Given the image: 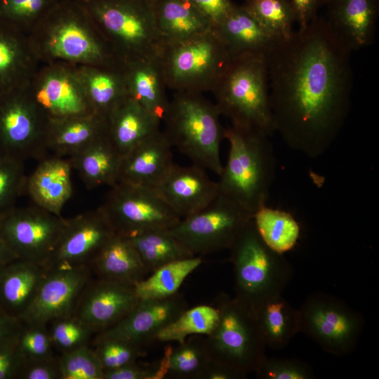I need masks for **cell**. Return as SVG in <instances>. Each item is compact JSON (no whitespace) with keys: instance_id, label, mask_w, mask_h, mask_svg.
Instances as JSON below:
<instances>
[{"instance_id":"cell-1","label":"cell","mask_w":379,"mask_h":379,"mask_svg":"<svg viewBox=\"0 0 379 379\" xmlns=\"http://www.w3.org/2000/svg\"><path fill=\"white\" fill-rule=\"evenodd\" d=\"M351 53L317 15L265 53L275 132L291 149L314 159L336 140L350 108Z\"/></svg>"},{"instance_id":"cell-2","label":"cell","mask_w":379,"mask_h":379,"mask_svg":"<svg viewBox=\"0 0 379 379\" xmlns=\"http://www.w3.org/2000/svg\"><path fill=\"white\" fill-rule=\"evenodd\" d=\"M39 62L121 65L86 8L78 0H60L27 34Z\"/></svg>"},{"instance_id":"cell-3","label":"cell","mask_w":379,"mask_h":379,"mask_svg":"<svg viewBox=\"0 0 379 379\" xmlns=\"http://www.w3.org/2000/svg\"><path fill=\"white\" fill-rule=\"evenodd\" d=\"M269 137L233 125L225 128L230 149L218 181L219 193L253 215L266 205L275 178L276 159Z\"/></svg>"},{"instance_id":"cell-4","label":"cell","mask_w":379,"mask_h":379,"mask_svg":"<svg viewBox=\"0 0 379 379\" xmlns=\"http://www.w3.org/2000/svg\"><path fill=\"white\" fill-rule=\"evenodd\" d=\"M211 92L220 115L229 118L232 125L269 136L275 132L265 54L232 58Z\"/></svg>"},{"instance_id":"cell-5","label":"cell","mask_w":379,"mask_h":379,"mask_svg":"<svg viewBox=\"0 0 379 379\" xmlns=\"http://www.w3.org/2000/svg\"><path fill=\"white\" fill-rule=\"evenodd\" d=\"M215 103L202 93L174 92L163 119V133L175 147L197 165L220 175V154L225 128Z\"/></svg>"},{"instance_id":"cell-6","label":"cell","mask_w":379,"mask_h":379,"mask_svg":"<svg viewBox=\"0 0 379 379\" xmlns=\"http://www.w3.org/2000/svg\"><path fill=\"white\" fill-rule=\"evenodd\" d=\"M88 11L121 64L154 60L164 46L152 0H78Z\"/></svg>"},{"instance_id":"cell-7","label":"cell","mask_w":379,"mask_h":379,"mask_svg":"<svg viewBox=\"0 0 379 379\" xmlns=\"http://www.w3.org/2000/svg\"><path fill=\"white\" fill-rule=\"evenodd\" d=\"M230 250L237 299L255 312L265 300L281 295L291 279V266L283 254L264 242L253 218L240 232Z\"/></svg>"},{"instance_id":"cell-8","label":"cell","mask_w":379,"mask_h":379,"mask_svg":"<svg viewBox=\"0 0 379 379\" xmlns=\"http://www.w3.org/2000/svg\"><path fill=\"white\" fill-rule=\"evenodd\" d=\"M231 56L214 29L165 44L159 63L166 88L174 92H211Z\"/></svg>"},{"instance_id":"cell-9","label":"cell","mask_w":379,"mask_h":379,"mask_svg":"<svg viewBox=\"0 0 379 379\" xmlns=\"http://www.w3.org/2000/svg\"><path fill=\"white\" fill-rule=\"evenodd\" d=\"M219 320L205 343L211 360L246 378L265 359V344L253 310L236 297L218 298Z\"/></svg>"},{"instance_id":"cell-10","label":"cell","mask_w":379,"mask_h":379,"mask_svg":"<svg viewBox=\"0 0 379 379\" xmlns=\"http://www.w3.org/2000/svg\"><path fill=\"white\" fill-rule=\"evenodd\" d=\"M253 218V214L219 193L206 207L180 219L167 231L194 255L201 257L230 249Z\"/></svg>"},{"instance_id":"cell-11","label":"cell","mask_w":379,"mask_h":379,"mask_svg":"<svg viewBox=\"0 0 379 379\" xmlns=\"http://www.w3.org/2000/svg\"><path fill=\"white\" fill-rule=\"evenodd\" d=\"M299 310L300 332L315 341L325 352L337 356L352 352L364 326L362 316L333 295H310Z\"/></svg>"},{"instance_id":"cell-12","label":"cell","mask_w":379,"mask_h":379,"mask_svg":"<svg viewBox=\"0 0 379 379\" xmlns=\"http://www.w3.org/2000/svg\"><path fill=\"white\" fill-rule=\"evenodd\" d=\"M48 119L27 86L0 93V157L25 161L45 157Z\"/></svg>"},{"instance_id":"cell-13","label":"cell","mask_w":379,"mask_h":379,"mask_svg":"<svg viewBox=\"0 0 379 379\" xmlns=\"http://www.w3.org/2000/svg\"><path fill=\"white\" fill-rule=\"evenodd\" d=\"M110 187L99 208L117 234L168 230L180 220L153 188L120 182Z\"/></svg>"},{"instance_id":"cell-14","label":"cell","mask_w":379,"mask_h":379,"mask_svg":"<svg viewBox=\"0 0 379 379\" xmlns=\"http://www.w3.org/2000/svg\"><path fill=\"white\" fill-rule=\"evenodd\" d=\"M66 219L36 205L14 206L0 215V235L20 259L44 266L51 255Z\"/></svg>"},{"instance_id":"cell-15","label":"cell","mask_w":379,"mask_h":379,"mask_svg":"<svg viewBox=\"0 0 379 379\" xmlns=\"http://www.w3.org/2000/svg\"><path fill=\"white\" fill-rule=\"evenodd\" d=\"M27 91L48 120L95 113L75 65L65 62L44 64L27 85Z\"/></svg>"},{"instance_id":"cell-16","label":"cell","mask_w":379,"mask_h":379,"mask_svg":"<svg viewBox=\"0 0 379 379\" xmlns=\"http://www.w3.org/2000/svg\"><path fill=\"white\" fill-rule=\"evenodd\" d=\"M93 277L88 265L47 271L38 292L19 320L25 324H47L73 314L79 295Z\"/></svg>"},{"instance_id":"cell-17","label":"cell","mask_w":379,"mask_h":379,"mask_svg":"<svg viewBox=\"0 0 379 379\" xmlns=\"http://www.w3.org/2000/svg\"><path fill=\"white\" fill-rule=\"evenodd\" d=\"M115 234L100 208L66 219L65 225L48 260L46 271L88 265Z\"/></svg>"},{"instance_id":"cell-18","label":"cell","mask_w":379,"mask_h":379,"mask_svg":"<svg viewBox=\"0 0 379 379\" xmlns=\"http://www.w3.org/2000/svg\"><path fill=\"white\" fill-rule=\"evenodd\" d=\"M139 300L134 286L92 277L82 290L73 315L97 334L118 323Z\"/></svg>"},{"instance_id":"cell-19","label":"cell","mask_w":379,"mask_h":379,"mask_svg":"<svg viewBox=\"0 0 379 379\" xmlns=\"http://www.w3.org/2000/svg\"><path fill=\"white\" fill-rule=\"evenodd\" d=\"M187 308L185 298L178 293L165 298L140 299L126 316L94 338L123 340L145 349Z\"/></svg>"},{"instance_id":"cell-20","label":"cell","mask_w":379,"mask_h":379,"mask_svg":"<svg viewBox=\"0 0 379 379\" xmlns=\"http://www.w3.org/2000/svg\"><path fill=\"white\" fill-rule=\"evenodd\" d=\"M153 189L180 219L202 210L219 194L218 182L194 164H174Z\"/></svg>"},{"instance_id":"cell-21","label":"cell","mask_w":379,"mask_h":379,"mask_svg":"<svg viewBox=\"0 0 379 379\" xmlns=\"http://www.w3.org/2000/svg\"><path fill=\"white\" fill-rule=\"evenodd\" d=\"M324 7L328 26L352 51L373 43L379 0H326Z\"/></svg>"},{"instance_id":"cell-22","label":"cell","mask_w":379,"mask_h":379,"mask_svg":"<svg viewBox=\"0 0 379 379\" xmlns=\"http://www.w3.org/2000/svg\"><path fill=\"white\" fill-rule=\"evenodd\" d=\"M171 148L159 130L121 157L118 182L154 188L175 164Z\"/></svg>"},{"instance_id":"cell-23","label":"cell","mask_w":379,"mask_h":379,"mask_svg":"<svg viewBox=\"0 0 379 379\" xmlns=\"http://www.w3.org/2000/svg\"><path fill=\"white\" fill-rule=\"evenodd\" d=\"M39 63L28 35L0 20V93L27 86Z\"/></svg>"},{"instance_id":"cell-24","label":"cell","mask_w":379,"mask_h":379,"mask_svg":"<svg viewBox=\"0 0 379 379\" xmlns=\"http://www.w3.org/2000/svg\"><path fill=\"white\" fill-rule=\"evenodd\" d=\"M71 165L67 159L53 155L39 160L27 176L25 193L35 205L57 215L72 194Z\"/></svg>"},{"instance_id":"cell-25","label":"cell","mask_w":379,"mask_h":379,"mask_svg":"<svg viewBox=\"0 0 379 379\" xmlns=\"http://www.w3.org/2000/svg\"><path fill=\"white\" fill-rule=\"evenodd\" d=\"M47 271L43 265L15 259L0 267V307L20 319L34 300Z\"/></svg>"},{"instance_id":"cell-26","label":"cell","mask_w":379,"mask_h":379,"mask_svg":"<svg viewBox=\"0 0 379 379\" xmlns=\"http://www.w3.org/2000/svg\"><path fill=\"white\" fill-rule=\"evenodd\" d=\"M213 29L231 58L246 54H265L277 39L242 6L236 4Z\"/></svg>"},{"instance_id":"cell-27","label":"cell","mask_w":379,"mask_h":379,"mask_svg":"<svg viewBox=\"0 0 379 379\" xmlns=\"http://www.w3.org/2000/svg\"><path fill=\"white\" fill-rule=\"evenodd\" d=\"M106 119L107 138L121 157L158 132L161 122L130 97Z\"/></svg>"},{"instance_id":"cell-28","label":"cell","mask_w":379,"mask_h":379,"mask_svg":"<svg viewBox=\"0 0 379 379\" xmlns=\"http://www.w3.org/2000/svg\"><path fill=\"white\" fill-rule=\"evenodd\" d=\"M107 133V119L96 113L48 120L46 148L54 155L70 157Z\"/></svg>"},{"instance_id":"cell-29","label":"cell","mask_w":379,"mask_h":379,"mask_svg":"<svg viewBox=\"0 0 379 379\" xmlns=\"http://www.w3.org/2000/svg\"><path fill=\"white\" fill-rule=\"evenodd\" d=\"M128 97L160 121L169 100L158 59L140 60L122 65Z\"/></svg>"},{"instance_id":"cell-30","label":"cell","mask_w":379,"mask_h":379,"mask_svg":"<svg viewBox=\"0 0 379 379\" xmlns=\"http://www.w3.org/2000/svg\"><path fill=\"white\" fill-rule=\"evenodd\" d=\"M154 19L164 45L185 41L213 29L190 0H152Z\"/></svg>"},{"instance_id":"cell-31","label":"cell","mask_w":379,"mask_h":379,"mask_svg":"<svg viewBox=\"0 0 379 379\" xmlns=\"http://www.w3.org/2000/svg\"><path fill=\"white\" fill-rule=\"evenodd\" d=\"M96 277L134 286L148 272L138 253L123 236L114 234L88 265Z\"/></svg>"},{"instance_id":"cell-32","label":"cell","mask_w":379,"mask_h":379,"mask_svg":"<svg viewBox=\"0 0 379 379\" xmlns=\"http://www.w3.org/2000/svg\"><path fill=\"white\" fill-rule=\"evenodd\" d=\"M77 68L95 113L107 119L128 97L122 65L115 67L77 65Z\"/></svg>"},{"instance_id":"cell-33","label":"cell","mask_w":379,"mask_h":379,"mask_svg":"<svg viewBox=\"0 0 379 379\" xmlns=\"http://www.w3.org/2000/svg\"><path fill=\"white\" fill-rule=\"evenodd\" d=\"M121 156L107 138L104 136L79 152L69 157L75 169L88 189L113 186L118 182Z\"/></svg>"},{"instance_id":"cell-34","label":"cell","mask_w":379,"mask_h":379,"mask_svg":"<svg viewBox=\"0 0 379 379\" xmlns=\"http://www.w3.org/2000/svg\"><path fill=\"white\" fill-rule=\"evenodd\" d=\"M255 314L266 347L283 349L300 332L299 310L281 295L263 302Z\"/></svg>"},{"instance_id":"cell-35","label":"cell","mask_w":379,"mask_h":379,"mask_svg":"<svg viewBox=\"0 0 379 379\" xmlns=\"http://www.w3.org/2000/svg\"><path fill=\"white\" fill-rule=\"evenodd\" d=\"M124 237L138 253L148 274L173 261L195 256L167 230H150Z\"/></svg>"},{"instance_id":"cell-36","label":"cell","mask_w":379,"mask_h":379,"mask_svg":"<svg viewBox=\"0 0 379 379\" xmlns=\"http://www.w3.org/2000/svg\"><path fill=\"white\" fill-rule=\"evenodd\" d=\"M202 263L194 256L167 263L134 285L139 299H160L178 293L185 279Z\"/></svg>"},{"instance_id":"cell-37","label":"cell","mask_w":379,"mask_h":379,"mask_svg":"<svg viewBox=\"0 0 379 379\" xmlns=\"http://www.w3.org/2000/svg\"><path fill=\"white\" fill-rule=\"evenodd\" d=\"M253 220L264 242L279 253L292 249L298 240L300 226L286 211L265 205L253 214Z\"/></svg>"},{"instance_id":"cell-38","label":"cell","mask_w":379,"mask_h":379,"mask_svg":"<svg viewBox=\"0 0 379 379\" xmlns=\"http://www.w3.org/2000/svg\"><path fill=\"white\" fill-rule=\"evenodd\" d=\"M166 375L182 379H202L211 362L205 338H192L174 349L167 350L164 357Z\"/></svg>"},{"instance_id":"cell-39","label":"cell","mask_w":379,"mask_h":379,"mask_svg":"<svg viewBox=\"0 0 379 379\" xmlns=\"http://www.w3.org/2000/svg\"><path fill=\"white\" fill-rule=\"evenodd\" d=\"M219 316L217 307L211 305H200L190 309L187 308L159 333L157 341L182 343L189 335L207 336L217 326Z\"/></svg>"},{"instance_id":"cell-40","label":"cell","mask_w":379,"mask_h":379,"mask_svg":"<svg viewBox=\"0 0 379 379\" xmlns=\"http://www.w3.org/2000/svg\"><path fill=\"white\" fill-rule=\"evenodd\" d=\"M241 6L277 38H286L295 30L296 16L290 0H244Z\"/></svg>"},{"instance_id":"cell-41","label":"cell","mask_w":379,"mask_h":379,"mask_svg":"<svg viewBox=\"0 0 379 379\" xmlns=\"http://www.w3.org/2000/svg\"><path fill=\"white\" fill-rule=\"evenodd\" d=\"M60 0H0V20L28 34Z\"/></svg>"},{"instance_id":"cell-42","label":"cell","mask_w":379,"mask_h":379,"mask_svg":"<svg viewBox=\"0 0 379 379\" xmlns=\"http://www.w3.org/2000/svg\"><path fill=\"white\" fill-rule=\"evenodd\" d=\"M48 328L54 349L61 354L89 346L95 332L74 315L56 319Z\"/></svg>"},{"instance_id":"cell-43","label":"cell","mask_w":379,"mask_h":379,"mask_svg":"<svg viewBox=\"0 0 379 379\" xmlns=\"http://www.w3.org/2000/svg\"><path fill=\"white\" fill-rule=\"evenodd\" d=\"M58 359L60 379H104V369L93 347L61 354Z\"/></svg>"},{"instance_id":"cell-44","label":"cell","mask_w":379,"mask_h":379,"mask_svg":"<svg viewBox=\"0 0 379 379\" xmlns=\"http://www.w3.org/2000/svg\"><path fill=\"white\" fill-rule=\"evenodd\" d=\"M24 162L0 157V215L13 208L18 198L25 193Z\"/></svg>"},{"instance_id":"cell-45","label":"cell","mask_w":379,"mask_h":379,"mask_svg":"<svg viewBox=\"0 0 379 379\" xmlns=\"http://www.w3.org/2000/svg\"><path fill=\"white\" fill-rule=\"evenodd\" d=\"M92 343L104 371L137 361L146 354L144 348L123 340L94 338Z\"/></svg>"},{"instance_id":"cell-46","label":"cell","mask_w":379,"mask_h":379,"mask_svg":"<svg viewBox=\"0 0 379 379\" xmlns=\"http://www.w3.org/2000/svg\"><path fill=\"white\" fill-rule=\"evenodd\" d=\"M18 345L25 361L55 356L47 324H22L18 335Z\"/></svg>"},{"instance_id":"cell-47","label":"cell","mask_w":379,"mask_h":379,"mask_svg":"<svg viewBox=\"0 0 379 379\" xmlns=\"http://www.w3.org/2000/svg\"><path fill=\"white\" fill-rule=\"evenodd\" d=\"M262 379H311L314 374L310 366L300 360L267 357L255 371Z\"/></svg>"},{"instance_id":"cell-48","label":"cell","mask_w":379,"mask_h":379,"mask_svg":"<svg viewBox=\"0 0 379 379\" xmlns=\"http://www.w3.org/2000/svg\"><path fill=\"white\" fill-rule=\"evenodd\" d=\"M25 363L18 335L0 343V379H19Z\"/></svg>"},{"instance_id":"cell-49","label":"cell","mask_w":379,"mask_h":379,"mask_svg":"<svg viewBox=\"0 0 379 379\" xmlns=\"http://www.w3.org/2000/svg\"><path fill=\"white\" fill-rule=\"evenodd\" d=\"M166 376L164 363L142 365L137 361L104 371V379H158Z\"/></svg>"},{"instance_id":"cell-50","label":"cell","mask_w":379,"mask_h":379,"mask_svg":"<svg viewBox=\"0 0 379 379\" xmlns=\"http://www.w3.org/2000/svg\"><path fill=\"white\" fill-rule=\"evenodd\" d=\"M19 379H60L58 357L25 361Z\"/></svg>"},{"instance_id":"cell-51","label":"cell","mask_w":379,"mask_h":379,"mask_svg":"<svg viewBox=\"0 0 379 379\" xmlns=\"http://www.w3.org/2000/svg\"><path fill=\"white\" fill-rule=\"evenodd\" d=\"M215 28L227 16L234 4L232 0H190Z\"/></svg>"},{"instance_id":"cell-52","label":"cell","mask_w":379,"mask_h":379,"mask_svg":"<svg viewBox=\"0 0 379 379\" xmlns=\"http://www.w3.org/2000/svg\"><path fill=\"white\" fill-rule=\"evenodd\" d=\"M294 8L298 27H304L318 14L325 6L326 0H290Z\"/></svg>"},{"instance_id":"cell-53","label":"cell","mask_w":379,"mask_h":379,"mask_svg":"<svg viewBox=\"0 0 379 379\" xmlns=\"http://www.w3.org/2000/svg\"><path fill=\"white\" fill-rule=\"evenodd\" d=\"M22 325L18 319L9 315L0 307V343L17 336Z\"/></svg>"},{"instance_id":"cell-54","label":"cell","mask_w":379,"mask_h":379,"mask_svg":"<svg viewBox=\"0 0 379 379\" xmlns=\"http://www.w3.org/2000/svg\"><path fill=\"white\" fill-rule=\"evenodd\" d=\"M244 375L233 369L211 361L202 379H241Z\"/></svg>"},{"instance_id":"cell-55","label":"cell","mask_w":379,"mask_h":379,"mask_svg":"<svg viewBox=\"0 0 379 379\" xmlns=\"http://www.w3.org/2000/svg\"><path fill=\"white\" fill-rule=\"evenodd\" d=\"M15 259L18 258L9 249L0 235V267Z\"/></svg>"}]
</instances>
